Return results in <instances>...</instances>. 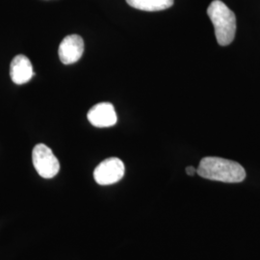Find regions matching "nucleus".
I'll return each instance as SVG.
<instances>
[{"label": "nucleus", "mask_w": 260, "mask_h": 260, "mask_svg": "<svg viewBox=\"0 0 260 260\" xmlns=\"http://www.w3.org/2000/svg\"><path fill=\"white\" fill-rule=\"evenodd\" d=\"M200 177L225 183L242 182L246 177V171L237 162L221 157H205L197 169Z\"/></svg>", "instance_id": "obj_1"}, {"label": "nucleus", "mask_w": 260, "mask_h": 260, "mask_svg": "<svg viewBox=\"0 0 260 260\" xmlns=\"http://www.w3.org/2000/svg\"><path fill=\"white\" fill-rule=\"evenodd\" d=\"M207 15L211 19L215 36L220 46H229L233 43L236 32V18L221 0H214L207 8Z\"/></svg>", "instance_id": "obj_2"}, {"label": "nucleus", "mask_w": 260, "mask_h": 260, "mask_svg": "<svg viewBox=\"0 0 260 260\" xmlns=\"http://www.w3.org/2000/svg\"><path fill=\"white\" fill-rule=\"evenodd\" d=\"M33 165L38 174L44 178L55 177L60 170V163L52 150L44 144L37 145L32 152Z\"/></svg>", "instance_id": "obj_3"}, {"label": "nucleus", "mask_w": 260, "mask_h": 260, "mask_svg": "<svg viewBox=\"0 0 260 260\" xmlns=\"http://www.w3.org/2000/svg\"><path fill=\"white\" fill-rule=\"evenodd\" d=\"M125 168L121 159L107 158L93 172V177L100 185H111L120 181L124 176Z\"/></svg>", "instance_id": "obj_4"}, {"label": "nucleus", "mask_w": 260, "mask_h": 260, "mask_svg": "<svg viewBox=\"0 0 260 260\" xmlns=\"http://www.w3.org/2000/svg\"><path fill=\"white\" fill-rule=\"evenodd\" d=\"M84 41L79 35H69L61 42L58 54L61 62L71 65L77 62L83 55Z\"/></svg>", "instance_id": "obj_5"}, {"label": "nucleus", "mask_w": 260, "mask_h": 260, "mask_svg": "<svg viewBox=\"0 0 260 260\" xmlns=\"http://www.w3.org/2000/svg\"><path fill=\"white\" fill-rule=\"evenodd\" d=\"M88 120L95 127H110L117 123L118 118L111 103L95 104L88 112Z\"/></svg>", "instance_id": "obj_6"}, {"label": "nucleus", "mask_w": 260, "mask_h": 260, "mask_svg": "<svg viewBox=\"0 0 260 260\" xmlns=\"http://www.w3.org/2000/svg\"><path fill=\"white\" fill-rule=\"evenodd\" d=\"M33 67L25 55L16 56L11 63L10 76L14 83L21 85L27 83L33 77Z\"/></svg>", "instance_id": "obj_7"}, {"label": "nucleus", "mask_w": 260, "mask_h": 260, "mask_svg": "<svg viewBox=\"0 0 260 260\" xmlns=\"http://www.w3.org/2000/svg\"><path fill=\"white\" fill-rule=\"evenodd\" d=\"M126 2L135 9L148 12L166 10L174 5V0H126Z\"/></svg>", "instance_id": "obj_8"}, {"label": "nucleus", "mask_w": 260, "mask_h": 260, "mask_svg": "<svg viewBox=\"0 0 260 260\" xmlns=\"http://www.w3.org/2000/svg\"><path fill=\"white\" fill-rule=\"evenodd\" d=\"M196 173H198V172H197V170H196L195 168L191 167V166L186 168V174H187L188 176H194Z\"/></svg>", "instance_id": "obj_9"}]
</instances>
